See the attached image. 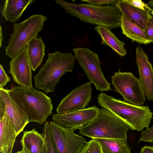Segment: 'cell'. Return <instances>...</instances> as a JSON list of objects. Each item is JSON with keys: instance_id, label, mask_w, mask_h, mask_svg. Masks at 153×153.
<instances>
[{"instance_id": "cell-31", "label": "cell", "mask_w": 153, "mask_h": 153, "mask_svg": "<svg viewBox=\"0 0 153 153\" xmlns=\"http://www.w3.org/2000/svg\"><path fill=\"white\" fill-rule=\"evenodd\" d=\"M140 153H153V147L145 146L141 149Z\"/></svg>"}, {"instance_id": "cell-12", "label": "cell", "mask_w": 153, "mask_h": 153, "mask_svg": "<svg viewBox=\"0 0 153 153\" xmlns=\"http://www.w3.org/2000/svg\"><path fill=\"white\" fill-rule=\"evenodd\" d=\"M8 72L13 81L19 86L33 88L32 69L27 55L26 48L22 51L9 62Z\"/></svg>"}, {"instance_id": "cell-19", "label": "cell", "mask_w": 153, "mask_h": 153, "mask_svg": "<svg viewBox=\"0 0 153 153\" xmlns=\"http://www.w3.org/2000/svg\"><path fill=\"white\" fill-rule=\"evenodd\" d=\"M120 27L123 34L130 39L132 42H136L140 44H147L152 42L144 32L127 16L122 13Z\"/></svg>"}, {"instance_id": "cell-27", "label": "cell", "mask_w": 153, "mask_h": 153, "mask_svg": "<svg viewBox=\"0 0 153 153\" xmlns=\"http://www.w3.org/2000/svg\"><path fill=\"white\" fill-rule=\"evenodd\" d=\"M119 0H82L81 1L86 2L88 4L97 6H101L107 4H116Z\"/></svg>"}, {"instance_id": "cell-23", "label": "cell", "mask_w": 153, "mask_h": 153, "mask_svg": "<svg viewBox=\"0 0 153 153\" xmlns=\"http://www.w3.org/2000/svg\"><path fill=\"white\" fill-rule=\"evenodd\" d=\"M42 134L45 140L47 153H59L52 139L48 122L45 123Z\"/></svg>"}, {"instance_id": "cell-8", "label": "cell", "mask_w": 153, "mask_h": 153, "mask_svg": "<svg viewBox=\"0 0 153 153\" xmlns=\"http://www.w3.org/2000/svg\"><path fill=\"white\" fill-rule=\"evenodd\" d=\"M113 91L120 94L124 100L133 105L141 106L146 101V96L139 79L131 72H122L119 69L111 77Z\"/></svg>"}, {"instance_id": "cell-15", "label": "cell", "mask_w": 153, "mask_h": 153, "mask_svg": "<svg viewBox=\"0 0 153 153\" xmlns=\"http://www.w3.org/2000/svg\"><path fill=\"white\" fill-rule=\"evenodd\" d=\"M17 134L6 112L0 118V151L12 153Z\"/></svg>"}, {"instance_id": "cell-10", "label": "cell", "mask_w": 153, "mask_h": 153, "mask_svg": "<svg viewBox=\"0 0 153 153\" xmlns=\"http://www.w3.org/2000/svg\"><path fill=\"white\" fill-rule=\"evenodd\" d=\"M91 84L87 82L72 90L61 101L56 108L57 114H63L86 108L91 99Z\"/></svg>"}, {"instance_id": "cell-34", "label": "cell", "mask_w": 153, "mask_h": 153, "mask_svg": "<svg viewBox=\"0 0 153 153\" xmlns=\"http://www.w3.org/2000/svg\"><path fill=\"white\" fill-rule=\"evenodd\" d=\"M149 4L152 6L153 7V0H151L149 1Z\"/></svg>"}, {"instance_id": "cell-29", "label": "cell", "mask_w": 153, "mask_h": 153, "mask_svg": "<svg viewBox=\"0 0 153 153\" xmlns=\"http://www.w3.org/2000/svg\"><path fill=\"white\" fill-rule=\"evenodd\" d=\"M144 31L152 42H153V12H152V17L149 19Z\"/></svg>"}, {"instance_id": "cell-35", "label": "cell", "mask_w": 153, "mask_h": 153, "mask_svg": "<svg viewBox=\"0 0 153 153\" xmlns=\"http://www.w3.org/2000/svg\"><path fill=\"white\" fill-rule=\"evenodd\" d=\"M0 153H10L9 152H6L4 151H0Z\"/></svg>"}, {"instance_id": "cell-20", "label": "cell", "mask_w": 153, "mask_h": 153, "mask_svg": "<svg viewBox=\"0 0 153 153\" xmlns=\"http://www.w3.org/2000/svg\"><path fill=\"white\" fill-rule=\"evenodd\" d=\"M45 47L40 37L33 38L27 45V55L32 71H35L41 64L45 55Z\"/></svg>"}, {"instance_id": "cell-5", "label": "cell", "mask_w": 153, "mask_h": 153, "mask_svg": "<svg viewBox=\"0 0 153 153\" xmlns=\"http://www.w3.org/2000/svg\"><path fill=\"white\" fill-rule=\"evenodd\" d=\"M130 127L124 121L107 109H100L98 117L79 129V134L91 138L127 140Z\"/></svg>"}, {"instance_id": "cell-22", "label": "cell", "mask_w": 153, "mask_h": 153, "mask_svg": "<svg viewBox=\"0 0 153 153\" xmlns=\"http://www.w3.org/2000/svg\"><path fill=\"white\" fill-rule=\"evenodd\" d=\"M100 144L102 153H130L131 148L127 140L96 138L94 139Z\"/></svg>"}, {"instance_id": "cell-18", "label": "cell", "mask_w": 153, "mask_h": 153, "mask_svg": "<svg viewBox=\"0 0 153 153\" xmlns=\"http://www.w3.org/2000/svg\"><path fill=\"white\" fill-rule=\"evenodd\" d=\"M20 143L25 153H43L45 145L44 137L34 128L25 131Z\"/></svg>"}, {"instance_id": "cell-26", "label": "cell", "mask_w": 153, "mask_h": 153, "mask_svg": "<svg viewBox=\"0 0 153 153\" xmlns=\"http://www.w3.org/2000/svg\"><path fill=\"white\" fill-rule=\"evenodd\" d=\"M148 142L152 143L153 142V125L141 133L140 137L139 140L140 141Z\"/></svg>"}, {"instance_id": "cell-13", "label": "cell", "mask_w": 153, "mask_h": 153, "mask_svg": "<svg viewBox=\"0 0 153 153\" xmlns=\"http://www.w3.org/2000/svg\"><path fill=\"white\" fill-rule=\"evenodd\" d=\"M136 60L139 80L144 93L148 100H153V68L147 55L140 47L136 49Z\"/></svg>"}, {"instance_id": "cell-16", "label": "cell", "mask_w": 153, "mask_h": 153, "mask_svg": "<svg viewBox=\"0 0 153 153\" xmlns=\"http://www.w3.org/2000/svg\"><path fill=\"white\" fill-rule=\"evenodd\" d=\"M33 0H6L3 2L0 11L6 21L16 22L21 16L28 6L31 5Z\"/></svg>"}, {"instance_id": "cell-9", "label": "cell", "mask_w": 153, "mask_h": 153, "mask_svg": "<svg viewBox=\"0 0 153 153\" xmlns=\"http://www.w3.org/2000/svg\"><path fill=\"white\" fill-rule=\"evenodd\" d=\"M49 123L52 139L59 153H80L87 143L85 137L75 134L74 131L53 121Z\"/></svg>"}, {"instance_id": "cell-2", "label": "cell", "mask_w": 153, "mask_h": 153, "mask_svg": "<svg viewBox=\"0 0 153 153\" xmlns=\"http://www.w3.org/2000/svg\"><path fill=\"white\" fill-rule=\"evenodd\" d=\"M18 106L27 115L30 122L42 125L52 114L53 105L50 97L33 88L19 86L7 90Z\"/></svg>"}, {"instance_id": "cell-3", "label": "cell", "mask_w": 153, "mask_h": 153, "mask_svg": "<svg viewBox=\"0 0 153 153\" xmlns=\"http://www.w3.org/2000/svg\"><path fill=\"white\" fill-rule=\"evenodd\" d=\"M99 105L124 121L132 130L149 128L153 113L147 105H136L115 98L102 92L97 98Z\"/></svg>"}, {"instance_id": "cell-4", "label": "cell", "mask_w": 153, "mask_h": 153, "mask_svg": "<svg viewBox=\"0 0 153 153\" xmlns=\"http://www.w3.org/2000/svg\"><path fill=\"white\" fill-rule=\"evenodd\" d=\"M75 58L70 53L57 51L48 54L46 62L33 76L35 87L46 94L53 93L62 76L73 71Z\"/></svg>"}, {"instance_id": "cell-25", "label": "cell", "mask_w": 153, "mask_h": 153, "mask_svg": "<svg viewBox=\"0 0 153 153\" xmlns=\"http://www.w3.org/2000/svg\"><path fill=\"white\" fill-rule=\"evenodd\" d=\"M123 2L135 7L144 10H149L153 11V10L146 4L141 0H122Z\"/></svg>"}, {"instance_id": "cell-21", "label": "cell", "mask_w": 153, "mask_h": 153, "mask_svg": "<svg viewBox=\"0 0 153 153\" xmlns=\"http://www.w3.org/2000/svg\"><path fill=\"white\" fill-rule=\"evenodd\" d=\"M94 29L101 37L102 45L109 46L120 56H124L127 54V51L124 48L126 44L120 41L111 30L100 25L96 26Z\"/></svg>"}, {"instance_id": "cell-24", "label": "cell", "mask_w": 153, "mask_h": 153, "mask_svg": "<svg viewBox=\"0 0 153 153\" xmlns=\"http://www.w3.org/2000/svg\"><path fill=\"white\" fill-rule=\"evenodd\" d=\"M80 153H102L101 146L94 139L88 141Z\"/></svg>"}, {"instance_id": "cell-33", "label": "cell", "mask_w": 153, "mask_h": 153, "mask_svg": "<svg viewBox=\"0 0 153 153\" xmlns=\"http://www.w3.org/2000/svg\"><path fill=\"white\" fill-rule=\"evenodd\" d=\"M15 153H25V151L23 149H22V150L20 151H18L17 152H16Z\"/></svg>"}, {"instance_id": "cell-6", "label": "cell", "mask_w": 153, "mask_h": 153, "mask_svg": "<svg viewBox=\"0 0 153 153\" xmlns=\"http://www.w3.org/2000/svg\"><path fill=\"white\" fill-rule=\"evenodd\" d=\"M48 19L46 16L37 14L19 23H15L13 32L10 35L11 38L4 48L6 55L11 59L17 56L32 39L38 38L44 22Z\"/></svg>"}, {"instance_id": "cell-32", "label": "cell", "mask_w": 153, "mask_h": 153, "mask_svg": "<svg viewBox=\"0 0 153 153\" xmlns=\"http://www.w3.org/2000/svg\"><path fill=\"white\" fill-rule=\"evenodd\" d=\"M0 47H1L4 39V37L2 34V27L1 25H0Z\"/></svg>"}, {"instance_id": "cell-1", "label": "cell", "mask_w": 153, "mask_h": 153, "mask_svg": "<svg viewBox=\"0 0 153 153\" xmlns=\"http://www.w3.org/2000/svg\"><path fill=\"white\" fill-rule=\"evenodd\" d=\"M55 1L66 12L82 22L105 26L110 30L120 27L122 13L115 4L97 6L62 0Z\"/></svg>"}, {"instance_id": "cell-30", "label": "cell", "mask_w": 153, "mask_h": 153, "mask_svg": "<svg viewBox=\"0 0 153 153\" xmlns=\"http://www.w3.org/2000/svg\"><path fill=\"white\" fill-rule=\"evenodd\" d=\"M5 105L2 99L0 97V118L2 117L5 112Z\"/></svg>"}, {"instance_id": "cell-28", "label": "cell", "mask_w": 153, "mask_h": 153, "mask_svg": "<svg viewBox=\"0 0 153 153\" xmlns=\"http://www.w3.org/2000/svg\"><path fill=\"white\" fill-rule=\"evenodd\" d=\"M10 80V78L6 74L3 66L0 64V88H4Z\"/></svg>"}, {"instance_id": "cell-14", "label": "cell", "mask_w": 153, "mask_h": 153, "mask_svg": "<svg viewBox=\"0 0 153 153\" xmlns=\"http://www.w3.org/2000/svg\"><path fill=\"white\" fill-rule=\"evenodd\" d=\"M0 97L4 102L5 112L18 135L23 131L25 126L29 123L28 117L12 98L7 90L0 88Z\"/></svg>"}, {"instance_id": "cell-7", "label": "cell", "mask_w": 153, "mask_h": 153, "mask_svg": "<svg viewBox=\"0 0 153 153\" xmlns=\"http://www.w3.org/2000/svg\"><path fill=\"white\" fill-rule=\"evenodd\" d=\"M74 56L83 69L89 82L94 84L100 91L112 90L109 83L105 78L101 63L97 53L87 48H78L72 49Z\"/></svg>"}, {"instance_id": "cell-11", "label": "cell", "mask_w": 153, "mask_h": 153, "mask_svg": "<svg viewBox=\"0 0 153 153\" xmlns=\"http://www.w3.org/2000/svg\"><path fill=\"white\" fill-rule=\"evenodd\" d=\"M100 109L96 105L84 109L52 115V121L67 129L75 131L89 124L98 116Z\"/></svg>"}, {"instance_id": "cell-17", "label": "cell", "mask_w": 153, "mask_h": 153, "mask_svg": "<svg viewBox=\"0 0 153 153\" xmlns=\"http://www.w3.org/2000/svg\"><path fill=\"white\" fill-rule=\"evenodd\" d=\"M123 13L125 14L131 20L143 30L152 17L153 11L144 10L133 7L122 0H119L115 4Z\"/></svg>"}]
</instances>
